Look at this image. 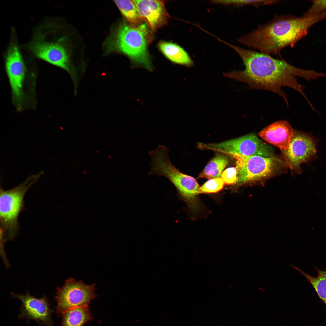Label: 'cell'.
Masks as SVG:
<instances>
[{
	"mask_svg": "<svg viewBox=\"0 0 326 326\" xmlns=\"http://www.w3.org/2000/svg\"><path fill=\"white\" fill-rule=\"evenodd\" d=\"M223 43L238 53L245 66V69L242 71L224 73L225 76L245 82L252 89L274 92L283 98L287 106L286 96L282 88L288 87L300 93L308 104H311L304 93L303 87L299 83L296 76L308 81L314 80L316 76L315 71L302 69L283 59H275L269 54L245 49L225 41Z\"/></svg>",
	"mask_w": 326,
	"mask_h": 326,
	"instance_id": "6da1fadb",
	"label": "cell"
},
{
	"mask_svg": "<svg viewBox=\"0 0 326 326\" xmlns=\"http://www.w3.org/2000/svg\"><path fill=\"white\" fill-rule=\"evenodd\" d=\"M325 18L326 11L310 16H276L270 21L242 36L238 41L261 53L279 54L286 47L294 46L307 35L311 27Z\"/></svg>",
	"mask_w": 326,
	"mask_h": 326,
	"instance_id": "7a4b0ae2",
	"label": "cell"
},
{
	"mask_svg": "<svg viewBox=\"0 0 326 326\" xmlns=\"http://www.w3.org/2000/svg\"><path fill=\"white\" fill-rule=\"evenodd\" d=\"M61 27L56 17L47 18L34 28L31 38L24 48L31 57L66 71L74 84L78 76L71 62L67 37L61 34Z\"/></svg>",
	"mask_w": 326,
	"mask_h": 326,
	"instance_id": "3957f363",
	"label": "cell"
},
{
	"mask_svg": "<svg viewBox=\"0 0 326 326\" xmlns=\"http://www.w3.org/2000/svg\"><path fill=\"white\" fill-rule=\"evenodd\" d=\"M152 37L147 24L136 26L129 23L119 24L107 41L109 51L123 53L130 60L133 68L149 72L154 69L148 50Z\"/></svg>",
	"mask_w": 326,
	"mask_h": 326,
	"instance_id": "277c9868",
	"label": "cell"
},
{
	"mask_svg": "<svg viewBox=\"0 0 326 326\" xmlns=\"http://www.w3.org/2000/svg\"><path fill=\"white\" fill-rule=\"evenodd\" d=\"M169 151V147L159 145L149 152L152 161L148 175L166 177L176 188L179 198L189 209L193 212L198 211L197 192L200 186L195 178L181 172L172 164L168 155Z\"/></svg>",
	"mask_w": 326,
	"mask_h": 326,
	"instance_id": "5b68a950",
	"label": "cell"
},
{
	"mask_svg": "<svg viewBox=\"0 0 326 326\" xmlns=\"http://www.w3.org/2000/svg\"><path fill=\"white\" fill-rule=\"evenodd\" d=\"M21 48L16 31L12 29L4 56L13 101L17 110L19 111L24 108L25 102L24 87L27 69L26 58Z\"/></svg>",
	"mask_w": 326,
	"mask_h": 326,
	"instance_id": "8992f818",
	"label": "cell"
},
{
	"mask_svg": "<svg viewBox=\"0 0 326 326\" xmlns=\"http://www.w3.org/2000/svg\"><path fill=\"white\" fill-rule=\"evenodd\" d=\"M31 185L25 183L7 190L1 189V231L6 239L12 240L18 234V216L24 208V197Z\"/></svg>",
	"mask_w": 326,
	"mask_h": 326,
	"instance_id": "52a82bcc",
	"label": "cell"
},
{
	"mask_svg": "<svg viewBox=\"0 0 326 326\" xmlns=\"http://www.w3.org/2000/svg\"><path fill=\"white\" fill-rule=\"evenodd\" d=\"M198 147L201 149L214 151L232 158L236 156H274L273 149L253 134L219 143H198Z\"/></svg>",
	"mask_w": 326,
	"mask_h": 326,
	"instance_id": "ba28073f",
	"label": "cell"
},
{
	"mask_svg": "<svg viewBox=\"0 0 326 326\" xmlns=\"http://www.w3.org/2000/svg\"><path fill=\"white\" fill-rule=\"evenodd\" d=\"M233 158L236 160L238 173L236 184L238 185L265 179L274 174L283 165L274 156H236Z\"/></svg>",
	"mask_w": 326,
	"mask_h": 326,
	"instance_id": "9c48e42d",
	"label": "cell"
},
{
	"mask_svg": "<svg viewBox=\"0 0 326 326\" xmlns=\"http://www.w3.org/2000/svg\"><path fill=\"white\" fill-rule=\"evenodd\" d=\"M95 284L87 285L82 280L72 278L66 280L61 288L57 287L55 298L59 313L75 308L88 306L97 296Z\"/></svg>",
	"mask_w": 326,
	"mask_h": 326,
	"instance_id": "30bf717a",
	"label": "cell"
},
{
	"mask_svg": "<svg viewBox=\"0 0 326 326\" xmlns=\"http://www.w3.org/2000/svg\"><path fill=\"white\" fill-rule=\"evenodd\" d=\"M317 140L309 133L294 130L289 146L284 151L288 165L295 172L300 173L301 164L316 157Z\"/></svg>",
	"mask_w": 326,
	"mask_h": 326,
	"instance_id": "8fae6325",
	"label": "cell"
},
{
	"mask_svg": "<svg viewBox=\"0 0 326 326\" xmlns=\"http://www.w3.org/2000/svg\"><path fill=\"white\" fill-rule=\"evenodd\" d=\"M143 19L153 31L166 25L170 16L164 1L151 0H132Z\"/></svg>",
	"mask_w": 326,
	"mask_h": 326,
	"instance_id": "7c38bea8",
	"label": "cell"
},
{
	"mask_svg": "<svg viewBox=\"0 0 326 326\" xmlns=\"http://www.w3.org/2000/svg\"><path fill=\"white\" fill-rule=\"evenodd\" d=\"M12 295L22 302L24 315L29 318L51 326V310L46 297L37 299L31 296L28 293L25 295Z\"/></svg>",
	"mask_w": 326,
	"mask_h": 326,
	"instance_id": "4fadbf2b",
	"label": "cell"
},
{
	"mask_svg": "<svg viewBox=\"0 0 326 326\" xmlns=\"http://www.w3.org/2000/svg\"><path fill=\"white\" fill-rule=\"evenodd\" d=\"M294 130L286 120H279L263 129L259 133L263 139L283 151L288 148Z\"/></svg>",
	"mask_w": 326,
	"mask_h": 326,
	"instance_id": "5bb4252c",
	"label": "cell"
},
{
	"mask_svg": "<svg viewBox=\"0 0 326 326\" xmlns=\"http://www.w3.org/2000/svg\"><path fill=\"white\" fill-rule=\"evenodd\" d=\"M158 46L160 50L172 62L188 67L193 65V62L187 53L177 44L161 41Z\"/></svg>",
	"mask_w": 326,
	"mask_h": 326,
	"instance_id": "9a60e30c",
	"label": "cell"
},
{
	"mask_svg": "<svg viewBox=\"0 0 326 326\" xmlns=\"http://www.w3.org/2000/svg\"><path fill=\"white\" fill-rule=\"evenodd\" d=\"M88 306L69 309L62 314L61 326H83L93 319Z\"/></svg>",
	"mask_w": 326,
	"mask_h": 326,
	"instance_id": "2e32d148",
	"label": "cell"
},
{
	"mask_svg": "<svg viewBox=\"0 0 326 326\" xmlns=\"http://www.w3.org/2000/svg\"><path fill=\"white\" fill-rule=\"evenodd\" d=\"M229 159L228 155L220 152L217 153L197 178H205L210 180L220 177L224 169L229 163Z\"/></svg>",
	"mask_w": 326,
	"mask_h": 326,
	"instance_id": "e0dca14e",
	"label": "cell"
},
{
	"mask_svg": "<svg viewBox=\"0 0 326 326\" xmlns=\"http://www.w3.org/2000/svg\"><path fill=\"white\" fill-rule=\"evenodd\" d=\"M289 266L297 270L306 278L326 306V270H322L315 267L317 276L314 277L294 266L290 265Z\"/></svg>",
	"mask_w": 326,
	"mask_h": 326,
	"instance_id": "ac0fdd59",
	"label": "cell"
},
{
	"mask_svg": "<svg viewBox=\"0 0 326 326\" xmlns=\"http://www.w3.org/2000/svg\"><path fill=\"white\" fill-rule=\"evenodd\" d=\"M114 2L122 14L130 24L139 26L143 22V19L131 0H115Z\"/></svg>",
	"mask_w": 326,
	"mask_h": 326,
	"instance_id": "d6986e66",
	"label": "cell"
},
{
	"mask_svg": "<svg viewBox=\"0 0 326 326\" xmlns=\"http://www.w3.org/2000/svg\"><path fill=\"white\" fill-rule=\"evenodd\" d=\"M278 0H212L213 3L220 4L224 5H234L237 6L245 5H253L257 7L263 5L273 4L278 2Z\"/></svg>",
	"mask_w": 326,
	"mask_h": 326,
	"instance_id": "ffe728a7",
	"label": "cell"
},
{
	"mask_svg": "<svg viewBox=\"0 0 326 326\" xmlns=\"http://www.w3.org/2000/svg\"><path fill=\"white\" fill-rule=\"evenodd\" d=\"M224 184L221 177L209 180L199 188L198 194L217 193L223 189Z\"/></svg>",
	"mask_w": 326,
	"mask_h": 326,
	"instance_id": "44dd1931",
	"label": "cell"
},
{
	"mask_svg": "<svg viewBox=\"0 0 326 326\" xmlns=\"http://www.w3.org/2000/svg\"><path fill=\"white\" fill-rule=\"evenodd\" d=\"M238 171L236 167H230L222 172L221 177L225 184L228 185L236 184L238 181Z\"/></svg>",
	"mask_w": 326,
	"mask_h": 326,
	"instance_id": "7402d4cb",
	"label": "cell"
},
{
	"mask_svg": "<svg viewBox=\"0 0 326 326\" xmlns=\"http://www.w3.org/2000/svg\"><path fill=\"white\" fill-rule=\"evenodd\" d=\"M312 2L311 6L303 16H312L326 11V0H313Z\"/></svg>",
	"mask_w": 326,
	"mask_h": 326,
	"instance_id": "603a6c76",
	"label": "cell"
}]
</instances>
